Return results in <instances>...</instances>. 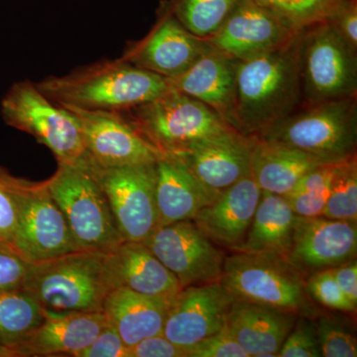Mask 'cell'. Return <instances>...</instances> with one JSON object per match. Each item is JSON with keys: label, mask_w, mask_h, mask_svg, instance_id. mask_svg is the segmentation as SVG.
<instances>
[{"label": "cell", "mask_w": 357, "mask_h": 357, "mask_svg": "<svg viewBox=\"0 0 357 357\" xmlns=\"http://www.w3.org/2000/svg\"><path fill=\"white\" fill-rule=\"evenodd\" d=\"M301 32L279 48L237 62L234 129L238 132L261 135L300 109Z\"/></svg>", "instance_id": "1"}, {"label": "cell", "mask_w": 357, "mask_h": 357, "mask_svg": "<svg viewBox=\"0 0 357 357\" xmlns=\"http://www.w3.org/2000/svg\"><path fill=\"white\" fill-rule=\"evenodd\" d=\"M255 137L337 163L356 155L357 96L303 105Z\"/></svg>", "instance_id": "4"}, {"label": "cell", "mask_w": 357, "mask_h": 357, "mask_svg": "<svg viewBox=\"0 0 357 357\" xmlns=\"http://www.w3.org/2000/svg\"><path fill=\"white\" fill-rule=\"evenodd\" d=\"M356 252V223L298 217L288 259L306 276L354 259Z\"/></svg>", "instance_id": "18"}, {"label": "cell", "mask_w": 357, "mask_h": 357, "mask_svg": "<svg viewBox=\"0 0 357 357\" xmlns=\"http://www.w3.org/2000/svg\"><path fill=\"white\" fill-rule=\"evenodd\" d=\"M1 115L9 126L30 134L48 147L58 163H93L74 115L49 100L35 83L14 84L2 100Z\"/></svg>", "instance_id": "8"}, {"label": "cell", "mask_w": 357, "mask_h": 357, "mask_svg": "<svg viewBox=\"0 0 357 357\" xmlns=\"http://www.w3.org/2000/svg\"><path fill=\"white\" fill-rule=\"evenodd\" d=\"M45 311L102 312L110 289L103 252L77 250L45 261L29 263L23 288Z\"/></svg>", "instance_id": "3"}, {"label": "cell", "mask_w": 357, "mask_h": 357, "mask_svg": "<svg viewBox=\"0 0 357 357\" xmlns=\"http://www.w3.org/2000/svg\"><path fill=\"white\" fill-rule=\"evenodd\" d=\"M321 356L356 357L357 340L344 319L333 314H317L314 319Z\"/></svg>", "instance_id": "33"}, {"label": "cell", "mask_w": 357, "mask_h": 357, "mask_svg": "<svg viewBox=\"0 0 357 357\" xmlns=\"http://www.w3.org/2000/svg\"><path fill=\"white\" fill-rule=\"evenodd\" d=\"M236 66L237 61L227 58L208 44L184 73L167 79L171 89L203 102L234 128Z\"/></svg>", "instance_id": "20"}, {"label": "cell", "mask_w": 357, "mask_h": 357, "mask_svg": "<svg viewBox=\"0 0 357 357\" xmlns=\"http://www.w3.org/2000/svg\"><path fill=\"white\" fill-rule=\"evenodd\" d=\"M208 46L206 40L185 29L161 1L152 29L129 45L121 59L139 69L172 79L184 73Z\"/></svg>", "instance_id": "15"}, {"label": "cell", "mask_w": 357, "mask_h": 357, "mask_svg": "<svg viewBox=\"0 0 357 357\" xmlns=\"http://www.w3.org/2000/svg\"><path fill=\"white\" fill-rule=\"evenodd\" d=\"M43 319V307L24 289L0 292V356H13Z\"/></svg>", "instance_id": "28"}, {"label": "cell", "mask_w": 357, "mask_h": 357, "mask_svg": "<svg viewBox=\"0 0 357 357\" xmlns=\"http://www.w3.org/2000/svg\"><path fill=\"white\" fill-rule=\"evenodd\" d=\"M331 273L340 288L352 304L357 306V263L356 258L331 268Z\"/></svg>", "instance_id": "42"}, {"label": "cell", "mask_w": 357, "mask_h": 357, "mask_svg": "<svg viewBox=\"0 0 357 357\" xmlns=\"http://www.w3.org/2000/svg\"><path fill=\"white\" fill-rule=\"evenodd\" d=\"M236 299L220 282L183 288L169 307L163 335L188 349L222 331Z\"/></svg>", "instance_id": "16"}, {"label": "cell", "mask_w": 357, "mask_h": 357, "mask_svg": "<svg viewBox=\"0 0 357 357\" xmlns=\"http://www.w3.org/2000/svg\"><path fill=\"white\" fill-rule=\"evenodd\" d=\"M169 10L195 36L208 40L241 0H163Z\"/></svg>", "instance_id": "29"}, {"label": "cell", "mask_w": 357, "mask_h": 357, "mask_svg": "<svg viewBox=\"0 0 357 357\" xmlns=\"http://www.w3.org/2000/svg\"><path fill=\"white\" fill-rule=\"evenodd\" d=\"M278 356H321L318 333H317L314 319L307 316H298L295 325L282 344Z\"/></svg>", "instance_id": "35"}, {"label": "cell", "mask_w": 357, "mask_h": 357, "mask_svg": "<svg viewBox=\"0 0 357 357\" xmlns=\"http://www.w3.org/2000/svg\"><path fill=\"white\" fill-rule=\"evenodd\" d=\"M96 174L122 239L146 243L159 227L156 163L117 168L96 165Z\"/></svg>", "instance_id": "11"}, {"label": "cell", "mask_w": 357, "mask_h": 357, "mask_svg": "<svg viewBox=\"0 0 357 357\" xmlns=\"http://www.w3.org/2000/svg\"><path fill=\"white\" fill-rule=\"evenodd\" d=\"M307 295L321 306L333 311L356 312V305L347 299V296L338 287L330 269L314 272L306 279Z\"/></svg>", "instance_id": "34"}, {"label": "cell", "mask_w": 357, "mask_h": 357, "mask_svg": "<svg viewBox=\"0 0 357 357\" xmlns=\"http://www.w3.org/2000/svg\"><path fill=\"white\" fill-rule=\"evenodd\" d=\"M144 244L175 275L182 288L222 278L225 253L192 220L157 227Z\"/></svg>", "instance_id": "12"}, {"label": "cell", "mask_w": 357, "mask_h": 357, "mask_svg": "<svg viewBox=\"0 0 357 357\" xmlns=\"http://www.w3.org/2000/svg\"><path fill=\"white\" fill-rule=\"evenodd\" d=\"M63 107L77 119L86 153L100 168L156 163L161 155L121 112Z\"/></svg>", "instance_id": "13"}, {"label": "cell", "mask_w": 357, "mask_h": 357, "mask_svg": "<svg viewBox=\"0 0 357 357\" xmlns=\"http://www.w3.org/2000/svg\"><path fill=\"white\" fill-rule=\"evenodd\" d=\"M29 262L8 241L0 238V292L22 289Z\"/></svg>", "instance_id": "36"}, {"label": "cell", "mask_w": 357, "mask_h": 357, "mask_svg": "<svg viewBox=\"0 0 357 357\" xmlns=\"http://www.w3.org/2000/svg\"><path fill=\"white\" fill-rule=\"evenodd\" d=\"M174 156L206 189L220 195L251 174V137L230 128L197 141Z\"/></svg>", "instance_id": "17"}, {"label": "cell", "mask_w": 357, "mask_h": 357, "mask_svg": "<svg viewBox=\"0 0 357 357\" xmlns=\"http://www.w3.org/2000/svg\"><path fill=\"white\" fill-rule=\"evenodd\" d=\"M121 114L160 154H177L197 141L234 128L203 102L175 89Z\"/></svg>", "instance_id": "7"}, {"label": "cell", "mask_w": 357, "mask_h": 357, "mask_svg": "<svg viewBox=\"0 0 357 357\" xmlns=\"http://www.w3.org/2000/svg\"><path fill=\"white\" fill-rule=\"evenodd\" d=\"M297 318L275 307L236 300L225 328L248 357L278 356Z\"/></svg>", "instance_id": "23"}, {"label": "cell", "mask_w": 357, "mask_h": 357, "mask_svg": "<svg viewBox=\"0 0 357 357\" xmlns=\"http://www.w3.org/2000/svg\"><path fill=\"white\" fill-rule=\"evenodd\" d=\"M297 29L326 20L342 0H255Z\"/></svg>", "instance_id": "32"}, {"label": "cell", "mask_w": 357, "mask_h": 357, "mask_svg": "<svg viewBox=\"0 0 357 357\" xmlns=\"http://www.w3.org/2000/svg\"><path fill=\"white\" fill-rule=\"evenodd\" d=\"M37 88L61 107L121 112L170 91L168 79L121 58L103 61L61 77H48Z\"/></svg>", "instance_id": "2"}, {"label": "cell", "mask_w": 357, "mask_h": 357, "mask_svg": "<svg viewBox=\"0 0 357 357\" xmlns=\"http://www.w3.org/2000/svg\"><path fill=\"white\" fill-rule=\"evenodd\" d=\"M324 162L300 150L251 137V174L262 192L287 196L301 178Z\"/></svg>", "instance_id": "26"}, {"label": "cell", "mask_w": 357, "mask_h": 357, "mask_svg": "<svg viewBox=\"0 0 357 357\" xmlns=\"http://www.w3.org/2000/svg\"><path fill=\"white\" fill-rule=\"evenodd\" d=\"M107 321L103 312L45 311L44 319L13 356H76L100 335Z\"/></svg>", "instance_id": "22"}, {"label": "cell", "mask_w": 357, "mask_h": 357, "mask_svg": "<svg viewBox=\"0 0 357 357\" xmlns=\"http://www.w3.org/2000/svg\"><path fill=\"white\" fill-rule=\"evenodd\" d=\"M218 196L206 189L177 157L160 155L156 162L159 227L194 220Z\"/></svg>", "instance_id": "24"}, {"label": "cell", "mask_w": 357, "mask_h": 357, "mask_svg": "<svg viewBox=\"0 0 357 357\" xmlns=\"http://www.w3.org/2000/svg\"><path fill=\"white\" fill-rule=\"evenodd\" d=\"M261 195L252 174H249L220 192L192 220L218 248L234 251L248 234Z\"/></svg>", "instance_id": "21"}, {"label": "cell", "mask_w": 357, "mask_h": 357, "mask_svg": "<svg viewBox=\"0 0 357 357\" xmlns=\"http://www.w3.org/2000/svg\"><path fill=\"white\" fill-rule=\"evenodd\" d=\"M326 21L357 51V0H342Z\"/></svg>", "instance_id": "38"}, {"label": "cell", "mask_w": 357, "mask_h": 357, "mask_svg": "<svg viewBox=\"0 0 357 357\" xmlns=\"http://www.w3.org/2000/svg\"><path fill=\"white\" fill-rule=\"evenodd\" d=\"M185 351L187 357H248L225 328L204 338Z\"/></svg>", "instance_id": "37"}, {"label": "cell", "mask_w": 357, "mask_h": 357, "mask_svg": "<svg viewBox=\"0 0 357 357\" xmlns=\"http://www.w3.org/2000/svg\"><path fill=\"white\" fill-rule=\"evenodd\" d=\"M129 352L130 357H187L185 349L173 344L163 333L144 338Z\"/></svg>", "instance_id": "41"}, {"label": "cell", "mask_w": 357, "mask_h": 357, "mask_svg": "<svg viewBox=\"0 0 357 357\" xmlns=\"http://www.w3.org/2000/svg\"><path fill=\"white\" fill-rule=\"evenodd\" d=\"M46 183L79 250L107 252L124 241L96 176L95 164L58 163L57 171Z\"/></svg>", "instance_id": "6"}, {"label": "cell", "mask_w": 357, "mask_h": 357, "mask_svg": "<svg viewBox=\"0 0 357 357\" xmlns=\"http://www.w3.org/2000/svg\"><path fill=\"white\" fill-rule=\"evenodd\" d=\"M335 164H323L310 171L285 196L298 217L314 218L323 215L330 196L331 180Z\"/></svg>", "instance_id": "31"}, {"label": "cell", "mask_w": 357, "mask_h": 357, "mask_svg": "<svg viewBox=\"0 0 357 357\" xmlns=\"http://www.w3.org/2000/svg\"><path fill=\"white\" fill-rule=\"evenodd\" d=\"M306 279L287 258L234 252L225 256L220 282L236 300L314 319L318 310L307 295Z\"/></svg>", "instance_id": "5"}, {"label": "cell", "mask_w": 357, "mask_h": 357, "mask_svg": "<svg viewBox=\"0 0 357 357\" xmlns=\"http://www.w3.org/2000/svg\"><path fill=\"white\" fill-rule=\"evenodd\" d=\"M11 176L0 168V238L13 243L17 227V211L11 191Z\"/></svg>", "instance_id": "39"}, {"label": "cell", "mask_w": 357, "mask_h": 357, "mask_svg": "<svg viewBox=\"0 0 357 357\" xmlns=\"http://www.w3.org/2000/svg\"><path fill=\"white\" fill-rule=\"evenodd\" d=\"M302 105L357 96V51L326 20L300 36Z\"/></svg>", "instance_id": "9"}, {"label": "cell", "mask_w": 357, "mask_h": 357, "mask_svg": "<svg viewBox=\"0 0 357 357\" xmlns=\"http://www.w3.org/2000/svg\"><path fill=\"white\" fill-rule=\"evenodd\" d=\"M77 357H130V352L119 333L107 323L96 340Z\"/></svg>", "instance_id": "40"}, {"label": "cell", "mask_w": 357, "mask_h": 357, "mask_svg": "<svg viewBox=\"0 0 357 357\" xmlns=\"http://www.w3.org/2000/svg\"><path fill=\"white\" fill-rule=\"evenodd\" d=\"M103 268L110 290L128 289L169 306L183 289L175 275L142 243L122 241L103 252Z\"/></svg>", "instance_id": "19"}, {"label": "cell", "mask_w": 357, "mask_h": 357, "mask_svg": "<svg viewBox=\"0 0 357 357\" xmlns=\"http://www.w3.org/2000/svg\"><path fill=\"white\" fill-rule=\"evenodd\" d=\"M169 305L126 288L112 289L102 305L107 323L129 349L163 333Z\"/></svg>", "instance_id": "25"}, {"label": "cell", "mask_w": 357, "mask_h": 357, "mask_svg": "<svg viewBox=\"0 0 357 357\" xmlns=\"http://www.w3.org/2000/svg\"><path fill=\"white\" fill-rule=\"evenodd\" d=\"M323 217L357 222V156L337 162L333 166L330 196Z\"/></svg>", "instance_id": "30"}, {"label": "cell", "mask_w": 357, "mask_h": 357, "mask_svg": "<svg viewBox=\"0 0 357 357\" xmlns=\"http://www.w3.org/2000/svg\"><path fill=\"white\" fill-rule=\"evenodd\" d=\"M10 185L17 211L11 244L28 262L45 261L79 250L46 181L33 183L11 176Z\"/></svg>", "instance_id": "10"}, {"label": "cell", "mask_w": 357, "mask_h": 357, "mask_svg": "<svg viewBox=\"0 0 357 357\" xmlns=\"http://www.w3.org/2000/svg\"><path fill=\"white\" fill-rule=\"evenodd\" d=\"M302 30L255 0H241L206 41L227 58L241 62L287 44Z\"/></svg>", "instance_id": "14"}, {"label": "cell", "mask_w": 357, "mask_h": 357, "mask_svg": "<svg viewBox=\"0 0 357 357\" xmlns=\"http://www.w3.org/2000/svg\"><path fill=\"white\" fill-rule=\"evenodd\" d=\"M298 215L285 197L262 192L243 243L234 252L287 258L292 248Z\"/></svg>", "instance_id": "27"}]
</instances>
